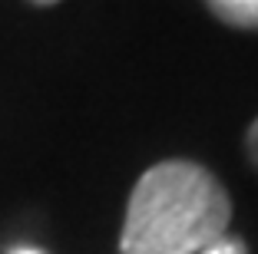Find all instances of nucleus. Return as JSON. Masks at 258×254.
Listing matches in <instances>:
<instances>
[{
    "label": "nucleus",
    "instance_id": "f257e3e1",
    "mask_svg": "<svg viewBox=\"0 0 258 254\" xmlns=\"http://www.w3.org/2000/svg\"><path fill=\"white\" fill-rule=\"evenodd\" d=\"M232 202L209 168L169 158L146 168L126 205L122 254H199L228 231Z\"/></svg>",
    "mask_w": 258,
    "mask_h": 254
},
{
    "label": "nucleus",
    "instance_id": "39448f33",
    "mask_svg": "<svg viewBox=\"0 0 258 254\" xmlns=\"http://www.w3.org/2000/svg\"><path fill=\"white\" fill-rule=\"evenodd\" d=\"M10 254H40V251H37V247H14Z\"/></svg>",
    "mask_w": 258,
    "mask_h": 254
},
{
    "label": "nucleus",
    "instance_id": "7ed1b4c3",
    "mask_svg": "<svg viewBox=\"0 0 258 254\" xmlns=\"http://www.w3.org/2000/svg\"><path fill=\"white\" fill-rule=\"evenodd\" d=\"M199 254H248V247H245L242 238H228V234H222L219 241H212V244L202 247Z\"/></svg>",
    "mask_w": 258,
    "mask_h": 254
},
{
    "label": "nucleus",
    "instance_id": "423d86ee",
    "mask_svg": "<svg viewBox=\"0 0 258 254\" xmlns=\"http://www.w3.org/2000/svg\"><path fill=\"white\" fill-rule=\"evenodd\" d=\"M30 4H37V7H50V4H60V0H30Z\"/></svg>",
    "mask_w": 258,
    "mask_h": 254
},
{
    "label": "nucleus",
    "instance_id": "20e7f679",
    "mask_svg": "<svg viewBox=\"0 0 258 254\" xmlns=\"http://www.w3.org/2000/svg\"><path fill=\"white\" fill-rule=\"evenodd\" d=\"M245 149H248V158H251V165L258 168V119L248 126V135H245Z\"/></svg>",
    "mask_w": 258,
    "mask_h": 254
},
{
    "label": "nucleus",
    "instance_id": "f03ea898",
    "mask_svg": "<svg viewBox=\"0 0 258 254\" xmlns=\"http://www.w3.org/2000/svg\"><path fill=\"white\" fill-rule=\"evenodd\" d=\"M219 20L242 30H258V0H205Z\"/></svg>",
    "mask_w": 258,
    "mask_h": 254
}]
</instances>
